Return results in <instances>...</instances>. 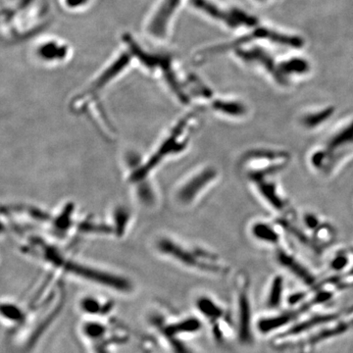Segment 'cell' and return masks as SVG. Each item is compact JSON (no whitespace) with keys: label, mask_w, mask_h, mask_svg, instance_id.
<instances>
[{"label":"cell","mask_w":353,"mask_h":353,"mask_svg":"<svg viewBox=\"0 0 353 353\" xmlns=\"http://www.w3.org/2000/svg\"><path fill=\"white\" fill-rule=\"evenodd\" d=\"M134 64L136 62L131 52L122 46L121 50L111 58L110 61L94 77L90 88L85 90V94L94 95L103 90L108 85L118 80L123 74L126 73Z\"/></svg>","instance_id":"6"},{"label":"cell","mask_w":353,"mask_h":353,"mask_svg":"<svg viewBox=\"0 0 353 353\" xmlns=\"http://www.w3.org/2000/svg\"><path fill=\"white\" fill-rule=\"evenodd\" d=\"M199 308L206 317L210 319H217L222 316V309L206 297H203L199 301Z\"/></svg>","instance_id":"12"},{"label":"cell","mask_w":353,"mask_h":353,"mask_svg":"<svg viewBox=\"0 0 353 353\" xmlns=\"http://www.w3.org/2000/svg\"><path fill=\"white\" fill-rule=\"evenodd\" d=\"M250 321H252V308L250 299L245 290H241L239 296V333L243 343H248L252 339L250 334Z\"/></svg>","instance_id":"8"},{"label":"cell","mask_w":353,"mask_h":353,"mask_svg":"<svg viewBox=\"0 0 353 353\" xmlns=\"http://www.w3.org/2000/svg\"><path fill=\"white\" fill-rule=\"evenodd\" d=\"M188 0H157L143 25L148 39L158 43H166L171 37L174 23Z\"/></svg>","instance_id":"4"},{"label":"cell","mask_w":353,"mask_h":353,"mask_svg":"<svg viewBox=\"0 0 353 353\" xmlns=\"http://www.w3.org/2000/svg\"><path fill=\"white\" fill-rule=\"evenodd\" d=\"M188 3L206 19L228 29H252L259 24L256 18L252 17L238 7L226 6L216 0H188Z\"/></svg>","instance_id":"3"},{"label":"cell","mask_w":353,"mask_h":353,"mask_svg":"<svg viewBox=\"0 0 353 353\" xmlns=\"http://www.w3.org/2000/svg\"><path fill=\"white\" fill-rule=\"evenodd\" d=\"M58 4L66 12L81 14L94 6V0H57Z\"/></svg>","instance_id":"9"},{"label":"cell","mask_w":353,"mask_h":353,"mask_svg":"<svg viewBox=\"0 0 353 353\" xmlns=\"http://www.w3.org/2000/svg\"><path fill=\"white\" fill-rule=\"evenodd\" d=\"M34 59L44 66H61L70 61L73 50L68 41L58 37L48 36L41 38L32 48Z\"/></svg>","instance_id":"5"},{"label":"cell","mask_w":353,"mask_h":353,"mask_svg":"<svg viewBox=\"0 0 353 353\" xmlns=\"http://www.w3.org/2000/svg\"><path fill=\"white\" fill-rule=\"evenodd\" d=\"M1 312L2 315H3L7 320H12V321L20 320L21 318L23 317L22 311H21L17 306L10 303L3 304V305H2Z\"/></svg>","instance_id":"14"},{"label":"cell","mask_w":353,"mask_h":353,"mask_svg":"<svg viewBox=\"0 0 353 353\" xmlns=\"http://www.w3.org/2000/svg\"><path fill=\"white\" fill-rule=\"evenodd\" d=\"M31 243H29V250H34L32 252L34 254L44 260L46 263L53 265L54 268L64 271L65 273L72 274L76 277L94 282L103 287L118 290L119 292H128L131 287L126 279L115 276L101 269L92 268V266L81 263L76 260L67 259L57 248L48 245L41 239H37V240L32 239Z\"/></svg>","instance_id":"2"},{"label":"cell","mask_w":353,"mask_h":353,"mask_svg":"<svg viewBox=\"0 0 353 353\" xmlns=\"http://www.w3.org/2000/svg\"><path fill=\"white\" fill-rule=\"evenodd\" d=\"M256 1L260 2V3H267V2L273 1V0H256Z\"/></svg>","instance_id":"15"},{"label":"cell","mask_w":353,"mask_h":353,"mask_svg":"<svg viewBox=\"0 0 353 353\" xmlns=\"http://www.w3.org/2000/svg\"><path fill=\"white\" fill-rule=\"evenodd\" d=\"M201 329V323L196 319H190L183 321L181 324L172 325L169 327L168 331L172 334L176 333H194Z\"/></svg>","instance_id":"13"},{"label":"cell","mask_w":353,"mask_h":353,"mask_svg":"<svg viewBox=\"0 0 353 353\" xmlns=\"http://www.w3.org/2000/svg\"><path fill=\"white\" fill-rule=\"evenodd\" d=\"M213 172L204 170L199 173L192 174L185 176L182 182L176 183L171 192V202L176 208H188L194 204L202 188L208 183L209 179L212 176ZM172 204V205H173Z\"/></svg>","instance_id":"7"},{"label":"cell","mask_w":353,"mask_h":353,"mask_svg":"<svg viewBox=\"0 0 353 353\" xmlns=\"http://www.w3.org/2000/svg\"><path fill=\"white\" fill-rule=\"evenodd\" d=\"M48 0H1L2 39L8 44L38 36L50 23Z\"/></svg>","instance_id":"1"},{"label":"cell","mask_w":353,"mask_h":353,"mask_svg":"<svg viewBox=\"0 0 353 353\" xmlns=\"http://www.w3.org/2000/svg\"><path fill=\"white\" fill-rule=\"evenodd\" d=\"M292 315L285 314L282 316H277V317L268 318V319L261 320L259 323V329L262 333H269L273 331L274 329H277L279 327L284 326L288 322L292 319Z\"/></svg>","instance_id":"11"},{"label":"cell","mask_w":353,"mask_h":353,"mask_svg":"<svg viewBox=\"0 0 353 353\" xmlns=\"http://www.w3.org/2000/svg\"><path fill=\"white\" fill-rule=\"evenodd\" d=\"M283 289H284V281L282 278L274 279L272 283L270 292H269L267 305L270 308H277L282 301Z\"/></svg>","instance_id":"10"}]
</instances>
